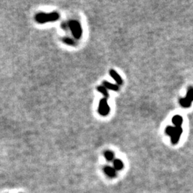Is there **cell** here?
Wrapping results in <instances>:
<instances>
[{
    "label": "cell",
    "mask_w": 193,
    "mask_h": 193,
    "mask_svg": "<svg viewBox=\"0 0 193 193\" xmlns=\"http://www.w3.org/2000/svg\"><path fill=\"white\" fill-rule=\"evenodd\" d=\"M180 103L182 107H189L191 106V104H192L191 102L188 101L185 98H182V99L180 100Z\"/></svg>",
    "instance_id": "obj_13"
},
{
    "label": "cell",
    "mask_w": 193,
    "mask_h": 193,
    "mask_svg": "<svg viewBox=\"0 0 193 193\" xmlns=\"http://www.w3.org/2000/svg\"><path fill=\"white\" fill-rule=\"evenodd\" d=\"M110 75L112 77V78L114 79V80L116 82L117 85H122L123 84V79L122 78L120 75L118 74V72H116L115 70H110Z\"/></svg>",
    "instance_id": "obj_5"
},
{
    "label": "cell",
    "mask_w": 193,
    "mask_h": 193,
    "mask_svg": "<svg viewBox=\"0 0 193 193\" xmlns=\"http://www.w3.org/2000/svg\"><path fill=\"white\" fill-rule=\"evenodd\" d=\"M96 89H97V91L100 92V93H101L102 95L104 96V98H105V99H107V98L109 97V93H108L107 89L103 85L97 86V87H96Z\"/></svg>",
    "instance_id": "obj_9"
},
{
    "label": "cell",
    "mask_w": 193,
    "mask_h": 193,
    "mask_svg": "<svg viewBox=\"0 0 193 193\" xmlns=\"http://www.w3.org/2000/svg\"><path fill=\"white\" fill-rule=\"evenodd\" d=\"M173 123L175 125V127H180L182 123V117L179 116V115H176V116L173 117Z\"/></svg>",
    "instance_id": "obj_10"
},
{
    "label": "cell",
    "mask_w": 193,
    "mask_h": 193,
    "mask_svg": "<svg viewBox=\"0 0 193 193\" xmlns=\"http://www.w3.org/2000/svg\"><path fill=\"white\" fill-rule=\"evenodd\" d=\"M182 133V129L181 127H174V130L170 135L171 137V141L173 144H176L179 141L180 135Z\"/></svg>",
    "instance_id": "obj_4"
},
{
    "label": "cell",
    "mask_w": 193,
    "mask_h": 193,
    "mask_svg": "<svg viewBox=\"0 0 193 193\" xmlns=\"http://www.w3.org/2000/svg\"><path fill=\"white\" fill-rule=\"evenodd\" d=\"M69 27L75 39H79L81 38V37L82 36V27L78 21L71 20L69 22Z\"/></svg>",
    "instance_id": "obj_2"
},
{
    "label": "cell",
    "mask_w": 193,
    "mask_h": 193,
    "mask_svg": "<svg viewBox=\"0 0 193 193\" xmlns=\"http://www.w3.org/2000/svg\"><path fill=\"white\" fill-rule=\"evenodd\" d=\"M104 157L108 162H111V161L114 160V153H113L112 151H106L104 153Z\"/></svg>",
    "instance_id": "obj_11"
},
{
    "label": "cell",
    "mask_w": 193,
    "mask_h": 193,
    "mask_svg": "<svg viewBox=\"0 0 193 193\" xmlns=\"http://www.w3.org/2000/svg\"><path fill=\"white\" fill-rule=\"evenodd\" d=\"M60 19V14L56 12H52L50 13H38L35 16V20L39 24H45L47 22H55Z\"/></svg>",
    "instance_id": "obj_1"
},
{
    "label": "cell",
    "mask_w": 193,
    "mask_h": 193,
    "mask_svg": "<svg viewBox=\"0 0 193 193\" xmlns=\"http://www.w3.org/2000/svg\"><path fill=\"white\" fill-rule=\"evenodd\" d=\"M185 99L192 103V102L193 101V88L191 87L188 89V93H187L186 97H184Z\"/></svg>",
    "instance_id": "obj_12"
},
{
    "label": "cell",
    "mask_w": 193,
    "mask_h": 193,
    "mask_svg": "<svg viewBox=\"0 0 193 193\" xmlns=\"http://www.w3.org/2000/svg\"><path fill=\"white\" fill-rule=\"evenodd\" d=\"M113 166L115 170H121L124 167V163L121 159H116L113 161Z\"/></svg>",
    "instance_id": "obj_8"
},
{
    "label": "cell",
    "mask_w": 193,
    "mask_h": 193,
    "mask_svg": "<svg viewBox=\"0 0 193 193\" xmlns=\"http://www.w3.org/2000/svg\"><path fill=\"white\" fill-rule=\"evenodd\" d=\"M103 170L104 172V173H105L106 175L110 177H114L117 175L116 170H115L114 167H112L106 166L104 167Z\"/></svg>",
    "instance_id": "obj_6"
},
{
    "label": "cell",
    "mask_w": 193,
    "mask_h": 193,
    "mask_svg": "<svg viewBox=\"0 0 193 193\" xmlns=\"http://www.w3.org/2000/svg\"><path fill=\"white\" fill-rule=\"evenodd\" d=\"M98 113L101 115V116H107L109 115L110 112V107L107 102V99L105 98H102L99 102V105H98Z\"/></svg>",
    "instance_id": "obj_3"
},
{
    "label": "cell",
    "mask_w": 193,
    "mask_h": 193,
    "mask_svg": "<svg viewBox=\"0 0 193 193\" xmlns=\"http://www.w3.org/2000/svg\"><path fill=\"white\" fill-rule=\"evenodd\" d=\"M63 40H64V42L67 44V45H75L74 41L70 38H64V39H63Z\"/></svg>",
    "instance_id": "obj_14"
},
{
    "label": "cell",
    "mask_w": 193,
    "mask_h": 193,
    "mask_svg": "<svg viewBox=\"0 0 193 193\" xmlns=\"http://www.w3.org/2000/svg\"><path fill=\"white\" fill-rule=\"evenodd\" d=\"M102 85L106 88L107 89H110L112 91H117L119 89V86L117 84H112L107 81H104L102 82Z\"/></svg>",
    "instance_id": "obj_7"
}]
</instances>
